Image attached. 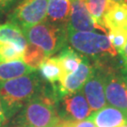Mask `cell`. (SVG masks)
<instances>
[{
	"label": "cell",
	"mask_w": 127,
	"mask_h": 127,
	"mask_svg": "<svg viewBox=\"0 0 127 127\" xmlns=\"http://www.w3.org/2000/svg\"><path fill=\"white\" fill-rule=\"evenodd\" d=\"M16 126L56 127L61 122L58 111V101L50 84L40 94L25 104L15 116Z\"/></svg>",
	"instance_id": "1"
},
{
	"label": "cell",
	"mask_w": 127,
	"mask_h": 127,
	"mask_svg": "<svg viewBox=\"0 0 127 127\" xmlns=\"http://www.w3.org/2000/svg\"><path fill=\"white\" fill-rule=\"evenodd\" d=\"M45 86L37 71L0 83V100L8 120L13 118L25 104L40 94Z\"/></svg>",
	"instance_id": "2"
},
{
	"label": "cell",
	"mask_w": 127,
	"mask_h": 127,
	"mask_svg": "<svg viewBox=\"0 0 127 127\" xmlns=\"http://www.w3.org/2000/svg\"><path fill=\"white\" fill-rule=\"evenodd\" d=\"M28 43L41 48L50 58L68 45V30L66 25L44 21L22 29Z\"/></svg>",
	"instance_id": "3"
},
{
	"label": "cell",
	"mask_w": 127,
	"mask_h": 127,
	"mask_svg": "<svg viewBox=\"0 0 127 127\" xmlns=\"http://www.w3.org/2000/svg\"><path fill=\"white\" fill-rule=\"evenodd\" d=\"M68 44L92 61H103L119 56L106 34L68 31Z\"/></svg>",
	"instance_id": "4"
},
{
	"label": "cell",
	"mask_w": 127,
	"mask_h": 127,
	"mask_svg": "<svg viewBox=\"0 0 127 127\" xmlns=\"http://www.w3.org/2000/svg\"><path fill=\"white\" fill-rule=\"evenodd\" d=\"M98 62H100L104 68L106 103L127 115V88L122 73L121 59L119 60L110 59Z\"/></svg>",
	"instance_id": "5"
},
{
	"label": "cell",
	"mask_w": 127,
	"mask_h": 127,
	"mask_svg": "<svg viewBox=\"0 0 127 127\" xmlns=\"http://www.w3.org/2000/svg\"><path fill=\"white\" fill-rule=\"evenodd\" d=\"M48 0H21L8 13V21L21 29L35 26L46 20Z\"/></svg>",
	"instance_id": "6"
},
{
	"label": "cell",
	"mask_w": 127,
	"mask_h": 127,
	"mask_svg": "<svg viewBox=\"0 0 127 127\" xmlns=\"http://www.w3.org/2000/svg\"><path fill=\"white\" fill-rule=\"evenodd\" d=\"M93 68L90 77L85 82L82 91L90 104L91 111L94 112L106 105L104 93V72L102 64L92 61Z\"/></svg>",
	"instance_id": "7"
},
{
	"label": "cell",
	"mask_w": 127,
	"mask_h": 127,
	"mask_svg": "<svg viewBox=\"0 0 127 127\" xmlns=\"http://www.w3.org/2000/svg\"><path fill=\"white\" fill-rule=\"evenodd\" d=\"M58 111L60 119L65 122L85 120L92 112L82 90L64 95L58 103Z\"/></svg>",
	"instance_id": "8"
},
{
	"label": "cell",
	"mask_w": 127,
	"mask_h": 127,
	"mask_svg": "<svg viewBox=\"0 0 127 127\" xmlns=\"http://www.w3.org/2000/svg\"><path fill=\"white\" fill-rule=\"evenodd\" d=\"M92 68L93 64L91 59L85 56H82L81 63L79 64L76 71L66 75L60 83L51 85L58 101L59 102V100L66 94L81 91L85 82L91 75Z\"/></svg>",
	"instance_id": "9"
},
{
	"label": "cell",
	"mask_w": 127,
	"mask_h": 127,
	"mask_svg": "<svg viewBox=\"0 0 127 127\" xmlns=\"http://www.w3.org/2000/svg\"><path fill=\"white\" fill-rule=\"evenodd\" d=\"M68 31L95 32L101 31L107 35V30L92 18L84 0H71V12L67 24Z\"/></svg>",
	"instance_id": "10"
},
{
	"label": "cell",
	"mask_w": 127,
	"mask_h": 127,
	"mask_svg": "<svg viewBox=\"0 0 127 127\" xmlns=\"http://www.w3.org/2000/svg\"><path fill=\"white\" fill-rule=\"evenodd\" d=\"M103 26L107 31L112 29L127 31V5L124 2L108 0L103 16Z\"/></svg>",
	"instance_id": "11"
},
{
	"label": "cell",
	"mask_w": 127,
	"mask_h": 127,
	"mask_svg": "<svg viewBox=\"0 0 127 127\" xmlns=\"http://www.w3.org/2000/svg\"><path fill=\"white\" fill-rule=\"evenodd\" d=\"M89 118L96 127H119L127 123V115L111 105H105L97 111L91 112Z\"/></svg>",
	"instance_id": "12"
},
{
	"label": "cell",
	"mask_w": 127,
	"mask_h": 127,
	"mask_svg": "<svg viewBox=\"0 0 127 127\" xmlns=\"http://www.w3.org/2000/svg\"><path fill=\"white\" fill-rule=\"evenodd\" d=\"M70 12L71 0H48L46 21L67 26Z\"/></svg>",
	"instance_id": "13"
},
{
	"label": "cell",
	"mask_w": 127,
	"mask_h": 127,
	"mask_svg": "<svg viewBox=\"0 0 127 127\" xmlns=\"http://www.w3.org/2000/svg\"><path fill=\"white\" fill-rule=\"evenodd\" d=\"M57 59L59 60L62 72V80L66 75L76 71L79 64L81 63L82 55L78 54L73 48L70 47L69 45H66L62 50L59 51Z\"/></svg>",
	"instance_id": "14"
},
{
	"label": "cell",
	"mask_w": 127,
	"mask_h": 127,
	"mask_svg": "<svg viewBox=\"0 0 127 127\" xmlns=\"http://www.w3.org/2000/svg\"><path fill=\"white\" fill-rule=\"evenodd\" d=\"M37 72L40 77L47 84L56 85L61 81L62 72L57 57L47 58L43 62H41L37 69Z\"/></svg>",
	"instance_id": "15"
},
{
	"label": "cell",
	"mask_w": 127,
	"mask_h": 127,
	"mask_svg": "<svg viewBox=\"0 0 127 127\" xmlns=\"http://www.w3.org/2000/svg\"><path fill=\"white\" fill-rule=\"evenodd\" d=\"M0 41L11 42L23 52L28 43L21 27L9 21L0 25Z\"/></svg>",
	"instance_id": "16"
},
{
	"label": "cell",
	"mask_w": 127,
	"mask_h": 127,
	"mask_svg": "<svg viewBox=\"0 0 127 127\" xmlns=\"http://www.w3.org/2000/svg\"><path fill=\"white\" fill-rule=\"evenodd\" d=\"M35 71L36 70L27 66L23 60L0 63V83L31 73Z\"/></svg>",
	"instance_id": "17"
},
{
	"label": "cell",
	"mask_w": 127,
	"mask_h": 127,
	"mask_svg": "<svg viewBox=\"0 0 127 127\" xmlns=\"http://www.w3.org/2000/svg\"><path fill=\"white\" fill-rule=\"evenodd\" d=\"M48 57L46 56L41 48L31 43H27V45L24 50L23 61L27 66H29L30 68L34 69L36 71L41 64V62H43Z\"/></svg>",
	"instance_id": "18"
},
{
	"label": "cell",
	"mask_w": 127,
	"mask_h": 127,
	"mask_svg": "<svg viewBox=\"0 0 127 127\" xmlns=\"http://www.w3.org/2000/svg\"><path fill=\"white\" fill-rule=\"evenodd\" d=\"M24 52L9 41H0V63L23 60Z\"/></svg>",
	"instance_id": "19"
},
{
	"label": "cell",
	"mask_w": 127,
	"mask_h": 127,
	"mask_svg": "<svg viewBox=\"0 0 127 127\" xmlns=\"http://www.w3.org/2000/svg\"><path fill=\"white\" fill-rule=\"evenodd\" d=\"M85 5L92 18L100 26H103V16L104 14L108 0H84Z\"/></svg>",
	"instance_id": "20"
},
{
	"label": "cell",
	"mask_w": 127,
	"mask_h": 127,
	"mask_svg": "<svg viewBox=\"0 0 127 127\" xmlns=\"http://www.w3.org/2000/svg\"><path fill=\"white\" fill-rule=\"evenodd\" d=\"M107 36L114 49L119 54L123 49V47L127 42V31L121 29H112L107 31Z\"/></svg>",
	"instance_id": "21"
},
{
	"label": "cell",
	"mask_w": 127,
	"mask_h": 127,
	"mask_svg": "<svg viewBox=\"0 0 127 127\" xmlns=\"http://www.w3.org/2000/svg\"><path fill=\"white\" fill-rule=\"evenodd\" d=\"M63 127H96L94 123L90 118L82 120V121H75V122H65L62 121Z\"/></svg>",
	"instance_id": "22"
},
{
	"label": "cell",
	"mask_w": 127,
	"mask_h": 127,
	"mask_svg": "<svg viewBox=\"0 0 127 127\" xmlns=\"http://www.w3.org/2000/svg\"><path fill=\"white\" fill-rule=\"evenodd\" d=\"M21 0H0V16L9 13Z\"/></svg>",
	"instance_id": "23"
},
{
	"label": "cell",
	"mask_w": 127,
	"mask_h": 127,
	"mask_svg": "<svg viewBox=\"0 0 127 127\" xmlns=\"http://www.w3.org/2000/svg\"><path fill=\"white\" fill-rule=\"evenodd\" d=\"M119 57L122 60V64L124 68L127 69V42L124 45L123 49L119 53Z\"/></svg>",
	"instance_id": "24"
},
{
	"label": "cell",
	"mask_w": 127,
	"mask_h": 127,
	"mask_svg": "<svg viewBox=\"0 0 127 127\" xmlns=\"http://www.w3.org/2000/svg\"><path fill=\"white\" fill-rule=\"evenodd\" d=\"M8 121H9V120L7 118L5 109H4V107H3V104H2L1 100H0V127L4 126Z\"/></svg>",
	"instance_id": "25"
},
{
	"label": "cell",
	"mask_w": 127,
	"mask_h": 127,
	"mask_svg": "<svg viewBox=\"0 0 127 127\" xmlns=\"http://www.w3.org/2000/svg\"><path fill=\"white\" fill-rule=\"evenodd\" d=\"M122 73H123V80H124V83H125V86L127 88V69L123 67V64H122Z\"/></svg>",
	"instance_id": "26"
},
{
	"label": "cell",
	"mask_w": 127,
	"mask_h": 127,
	"mask_svg": "<svg viewBox=\"0 0 127 127\" xmlns=\"http://www.w3.org/2000/svg\"><path fill=\"white\" fill-rule=\"evenodd\" d=\"M56 127H63V126H62V120H61V122H60V123H59Z\"/></svg>",
	"instance_id": "27"
},
{
	"label": "cell",
	"mask_w": 127,
	"mask_h": 127,
	"mask_svg": "<svg viewBox=\"0 0 127 127\" xmlns=\"http://www.w3.org/2000/svg\"><path fill=\"white\" fill-rule=\"evenodd\" d=\"M112 1H115V2H123L124 0H112Z\"/></svg>",
	"instance_id": "28"
},
{
	"label": "cell",
	"mask_w": 127,
	"mask_h": 127,
	"mask_svg": "<svg viewBox=\"0 0 127 127\" xmlns=\"http://www.w3.org/2000/svg\"><path fill=\"white\" fill-rule=\"evenodd\" d=\"M119 127H127V123H125V124H123V125H121V126Z\"/></svg>",
	"instance_id": "29"
},
{
	"label": "cell",
	"mask_w": 127,
	"mask_h": 127,
	"mask_svg": "<svg viewBox=\"0 0 127 127\" xmlns=\"http://www.w3.org/2000/svg\"><path fill=\"white\" fill-rule=\"evenodd\" d=\"M124 3H125V4L127 5V0H124Z\"/></svg>",
	"instance_id": "30"
},
{
	"label": "cell",
	"mask_w": 127,
	"mask_h": 127,
	"mask_svg": "<svg viewBox=\"0 0 127 127\" xmlns=\"http://www.w3.org/2000/svg\"><path fill=\"white\" fill-rule=\"evenodd\" d=\"M14 127H25V126H14Z\"/></svg>",
	"instance_id": "31"
}]
</instances>
